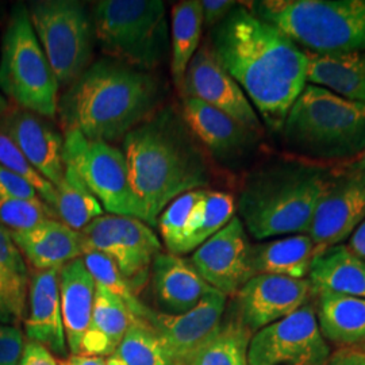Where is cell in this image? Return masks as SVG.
Instances as JSON below:
<instances>
[{
    "label": "cell",
    "mask_w": 365,
    "mask_h": 365,
    "mask_svg": "<svg viewBox=\"0 0 365 365\" xmlns=\"http://www.w3.org/2000/svg\"><path fill=\"white\" fill-rule=\"evenodd\" d=\"M210 46L264 123L282 131L289 108L309 83L307 53L245 3H238L212 29Z\"/></svg>",
    "instance_id": "6da1fadb"
},
{
    "label": "cell",
    "mask_w": 365,
    "mask_h": 365,
    "mask_svg": "<svg viewBox=\"0 0 365 365\" xmlns=\"http://www.w3.org/2000/svg\"><path fill=\"white\" fill-rule=\"evenodd\" d=\"M123 155L148 226H157L160 214L178 196L210 184L206 158L173 107L157 110L128 133Z\"/></svg>",
    "instance_id": "7a4b0ae2"
},
{
    "label": "cell",
    "mask_w": 365,
    "mask_h": 365,
    "mask_svg": "<svg viewBox=\"0 0 365 365\" xmlns=\"http://www.w3.org/2000/svg\"><path fill=\"white\" fill-rule=\"evenodd\" d=\"M158 81L149 72L110 57L92 63L58 101L66 130L113 143L157 111Z\"/></svg>",
    "instance_id": "3957f363"
},
{
    "label": "cell",
    "mask_w": 365,
    "mask_h": 365,
    "mask_svg": "<svg viewBox=\"0 0 365 365\" xmlns=\"http://www.w3.org/2000/svg\"><path fill=\"white\" fill-rule=\"evenodd\" d=\"M334 180L322 167L302 161L279 163L249 179L237 209L256 240L307 235L318 202Z\"/></svg>",
    "instance_id": "277c9868"
},
{
    "label": "cell",
    "mask_w": 365,
    "mask_h": 365,
    "mask_svg": "<svg viewBox=\"0 0 365 365\" xmlns=\"http://www.w3.org/2000/svg\"><path fill=\"white\" fill-rule=\"evenodd\" d=\"M292 153L334 161L365 152V105L307 83L282 128Z\"/></svg>",
    "instance_id": "5b68a950"
},
{
    "label": "cell",
    "mask_w": 365,
    "mask_h": 365,
    "mask_svg": "<svg viewBox=\"0 0 365 365\" xmlns=\"http://www.w3.org/2000/svg\"><path fill=\"white\" fill-rule=\"evenodd\" d=\"M245 4L304 52L365 51V0H260Z\"/></svg>",
    "instance_id": "8992f818"
},
{
    "label": "cell",
    "mask_w": 365,
    "mask_h": 365,
    "mask_svg": "<svg viewBox=\"0 0 365 365\" xmlns=\"http://www.w3.org/2000/svg\"><path fill=\"white\" fill-rule=\"evenodd\" d=\"M91 18L95 39L113 60L150 71L168 54L167 9L160 0H101Z\"/></svg>",
    "instance_id": "52a82bcc"
},
{
    "label": "cell",
    "mask_w": 365,
    "mask_h": 365,
    "mask_svg": "<svg viewBox=\"0 0 365 365\" xmlns=\"http://www.w3.org/2000/svg\"><path fill=\"white\" fill-rule=\"evenodd\" d=\"M58 88L27 6L15 4L1 39L0 90L16 107L41 117L54 118L58 113Z\"/></svg>",
    "instance_id": "ba28073f"
},
{
    "label": "cell",
    "mask_w": 365,
    "mask_h": 365,
    "mask_svg": "<svg viewBox=\"0 0 365 365\" xmlns=\"http://www.w3.org/2000/svg\"><path fill=\"white\" fill-rule=\"evenodd\" d=\"M30 21L60 86H72L91 66L95 31L87 7L76 0H39Z\"/></svg>",
    "instance_id": "9c48e42d"
},
{
    "label": "cell",
    "mask_w": 365,
    "mask_h": 365,
    "mask_svg": "<svg viewBox=\"0 0 365 365\" xmlns=\"http://www.w3.org/2000/svg\"><path fill=\"white\" fill-rule=\"evenodd\" d=\"M63 160L76 170L108 214L145 222L144 207L131 187L126 157L120 149L69 129L64 137Z\"/></svg>",
    "instance_id": "30bf717a"
},
{
    "label": "cell",
    "mask_w": 365,
    "mask_h": 365,
    "mask_svg": "<svg viewBox=\"0 0 365 365\" xmlns=\"http://www.w3.org/2000/svg\"><path fill=\"white\" fill-rule=\"evenodd\" d=\"M330 346L309 302L299 310L256 331L248 348V365H327Z\"/></svg>",
    "instance_id": "8fae6325"
},
{
    "label": "cell",
    "mask_w": 365,
    "mask_h": 365,
    "mask_svg": "<svg viewBox=\"0 0 365 365\" xmlns=\"http://www.w3.org/2000/svg\"><path fill=\"white\" fill-rule=\"evenodd\" d=\"M190 261L210 287L230 298L256 276L252 267V244L240 217L195 249Z\"/></svg>",
    "instance_id": "7c38bea8"
},
{
    "label": "cell",
    "mask_w": 365,
    "mask_h": 365,
    "mask_svg": "<svg viewBox=\"0 0 365 365\" xmlns=\"http://www.w3.org/2000/svg\"><path fill=\"white\" fill-rule=\"evenodd\" d=\"M180 93L212 106L257 135L262 131L257 111L209 43L200 46L188 64Z\"/></svg>",
    "instance_id": "4fadbf2b"
},
{
    "label": "cell",
    "mask_w": 365,
    "mask_h": 365,
    "mask_svg": "<svg viewBox=\"0 0 365 365\" xmlns=\"http://www.w3.org/2000/svg\"><path fill=\"white\" fill-rule=\"evenodd\" d=\"M222 292L211 289L195 307L179 315L152 312L148 324L172 365H191L197 352L221 327L226 309Z\"/></svg>",
    "instance_id": "5bb4252c"
},
{
    "label": "cell",
    "mask_w": 365,
    "mask_h": 365,
    "mask_svg": "<svg viewBox=\"0 0 365 365\" xmlns=\"http://www.w3.org/2000/svg\"><path fill=\"white\" fill-rule=\"evenodd\" d=\"M365 221V172L349 168L327 188L317 205L309 233L315 256L339 245Z\"/></svg>",
    "instance_id": "9a60e30c"
},
{
    "label": "cell",
    "mask_w": 365,
    "mask_h": 365,
    "mask_svg": "<svg viewBox=\"0 0 365 365\" xmlns=\"http://www.w3.org/2000/svg\"><path fill=\"white\" fill-rule=\"evenodd\" d=\"M313 287L309 279L256 274L235 297V317L256 333L299 310Z\"/></svg>",
    "instance_id": "2e32d148"
},
{
    "label": "cell",
    "mask_w": 365,
    "mask_h": 365,
    "mask_svg": "<svg viewBox=\"0 0 365 365\" xmlns=\"http://www.w3.org/2000/svg\"><path fill=\"white\" fill-rule=\"evenodd\" d=\"M3 131L30 161V164L54 187L64 178V138L43 117L21 107L10 108L0 119Z\"/></svg>",
    "instance_id": "e0dca14e"
},
{
    "label": "cell",
    "mask_w": 365,
    "mask_h": 365,
    "mask_svg": "<svg viewBox=\"0 0 365 365\" xmlns=\"http://www.w3.org/2000/svg\"><path fill=\"white\" fill-rule=\"evenodd\" d=\"M149 276L153 297L160 307L158 313H187L212 289L196 272L191 261L172 253H158Z\"/></svg>",
    "instance_id": "ac0fdd59"
},
{
    "label": "cell",
    "mask_w": 365,
    "mask_h": 365,
    "mask_svg": "<svg viewBox=\"0 0 365 365\" xmlns=\"http://www.w3.org/2000/svg\"><path fill=\"white\" fill-rule=\"evenodd\" d=\"M60 269L34 271L29 286V314L25 329L30 341L51 352L66 356L68 351L60 300Z\"/></svg>",
    "instance_id": "d6986e66"
},
{
    "label": "cell",
    "mask_w": 365,
    "mask_h": 365,
    "mask_svg": "<svg viewBox=\"0 0 365 365\" xmlns=\"http://www.w3.org/2000/svg\"><path fill=\"white\" fill-rule=\"evenodd\" d=\"M182 117L196 140L220 160L242 155L257 135L233 118L191 96H182Z\"/></svg>",
    "instance_id": "ffe728a7"
},
{
    "label": "cell",
    "mask_w": 365,
    "mask_h": 365,
    "mask_svg": "<svg viewBox=\"0 0 365 365\" xmlns=\"http://www.w3.org/2000/svg\"><path fill=\"white\" fill-rule=\"evenodd\" d=\"M16 248L37 271L61 269L83 256L80 235L63 222L48 220L25 232H10Z\"/></svg>",
    "instance_id": "44dd1931"
},
{
    "label": "cell",
    "mask_w": 365,
    "mask_h": 365,
    "mask_svg": "<svg viewBox=\"0 0 365 365\" xmlns=\"http://www.w3.org/2000/svg\"><path fill=\"white\" fill-rule=\"evenodd\" d=\"M58 284L66 345L72 354H80L81 339L91 324L96 283L78 257L60 269Z\"/></svg>",
    "instance_id": "7402d4cb"
},
{
    "label": "cell",
    "mask_w": 365,
    "mask_h": 365,
    "mask_svg": "<svg viewBox=\"0 0 365 365\" xmlns=\"http://www.w3.org/2000/svg\"><path fill=\"white\" fill-rule=\"evenodd\" d=\"M133 318L122 300L96 284L91 324L81 339L80 354L103 359L114 354Z\"/></svg>",
    "instance_id": "603a6c76"
},
{
    "label": "cell",
    "mask_w": 365,
    "mask_h": 365,
    "mask_svg": "<svg viewBox=\"0 0 365 365\" xmlns=\"http://www.w3.org/2000/svg\"><path fill=\"white\" fill-rule=\"evenodd\" d=\"M307 53V81L339 96L365 105V51L315 54Z\"/></svg>",
    "instance_id": "cb8c5ba5"
},
{
    "label": "cell",
    "mask_w": 365,
    "mask_h": 365,
    "mask_svg": "<svg viewBox=\"0 0 365 365\" xmlns=\"http://www.w3.org/2000/svg\"><path fill=\"white\" fill-rule=\"evenodd\" d=\"M309 282L317 294L334 292L365 299V260L339 244L314 257Z\"/></svg>",
    "instance_id": "d4e9b609"
},
{
    "label": "cell",
    "mask_w": 365,
    "mask_h": 365,
    "mask_svg": "<svg viewBox=\"0 0 365 365\" xmlns=\"http://www.w3.org/2000/svg\"><path fill=\"white\" fill-rule=\"evenodd\" d=\"M315 313L325 339L341 348L365 346L364 298L321 292Z\"/></svg>",
    "instance_id": "484cf974"
},
{
    "label": "cell",
    "mask_w": 365,
    "mask_h": 365,
    "mask_svg": "<svg viewBox=\"0 0 365 365\" xmlns=\"http://www.w3.org/2000/svg\"><path fill=\"white\" fill-rule=\"evenodd\" d=\"M117 226L120 247L118 269L138 294L148 282L152 262L161 253V244L150 226L141 220L117 215Z\"/></svg>",
    "instance_id": "4316f807"
},
{
    "label": "cell",
    "mask_w": 365,
    "mask_h": 365,
    "mask_svg": "<svg viewBox=\"0 0 365 365\" xmlns=\"http://www.w3.org/2000/svg\"><path fill=\"white\" fill-rule=\"evenodd\" d=\"M315 257L313 240L309 235H287L269 242L252 245L255 274H277L306 279Z\"/></svg>",
    "instance_id": "83f0119b"
},
{
    "label": "cell",
    "mask_w": 365,
    "mask_h": 365,
    "mask_svg": "<svg viewBox=\"0 0 365 365\" xmlns=\"http://www.w3.org/2000/svg\"><path fill=\"white\" fill-rule=\"evenodd\" d=\"M170 75L180 91L188 64L199 49L203 30L200 0H182L170 13Z\"/></svg>",
    "instance_id": "f1b7e54d"
},
{
    "label": "cell",
    "mask_w": 365,
    "mask_h": 365,
    "mask_svg": "<svg viewBox=\"0 0 365 365\" xmlns=\"http://www.w3.org/2000/svg\"><path fill=\"white\" fill-rule=\"evenodd\" d=\"M64 165V178L56 187L57 200L54 212L60 222L80 232L95 218L103 215L105 211L76 170L66 163Z\"/></svg>",
    "instance_id": "f546056e"
},
{
    "label": "cell",
    "mask_w": 365,
    "mask_h": 365,
    "mask_svg": "<svg viewBox=\"0 0 365 365\" xmlns=\"http://www.w3.org/2000/svg\"><path fill=\"white\" fill-rule=\"evenodd\" d=\"M235 210L237 205L233 196L207 188L203 199L196 207L190 230L182 244L180 256L194 252L212 235H217L235 218Z\"/></svg>",
    "instance_id": "4dcf8cb0"
},
{
    "label": "cell",
    "mask_w": 365,
    "mask_h": 365,
    "mask_svg": "<svg viewBox=\"0 0 365 365\" xmlns=\"http://www.w3.org/2000/svg\"><path fill=\"white\" fill-rule=\"evenodd\" d=\"M252 333L235 317L222 322L191 365H248Z\"/></svg>",
    "instance_id": "1f68e13d"
},
{
    "label": "cell",
    "mask_w": 365,
    "mask_h": 365,
    "mask_svg": "<svg viewBox=\"0 0 365 365\" xmlns=\"http://www.w3.org/2000/svg\"><path fill=\"white\" fill-rule=\"evenodd\" d=\"M81 259L98 286L105 287L122 300L134 318L144 319L148 322L153 310L145 306L138 298V294L128 282V279L120 274L114 261L102 253L91 250L84 252Z\"/></svg>",
    "instance_id": "d6a6232c"
},
{
    "label": "cell",
    "mask_w": 365,
    "mask_h": 365,
    "mask_svg": "<svg viewBox=\"0 0 365 365\" xmlns=\"http://www.w3.org/2000/svg\"><path fill=\"white\" fill-rule=\"evenodd\" d=\"M207 188L188 191L172 200L157 220V227L165 247L172 255L180 256L190 225L194 218L196 207L203 199Z\"/></svg>",
    "instance_id": "836d02e7"
},
{
    "label": "cell",
    "mask_w": 365,
    "mask_h": 365,
    "mask_svg": "<svg viewBox=\"0 0 365 365\" xmlns=\"http://www.w3.org/2000/svg\"><path fill=\"white\" fill-rule=\"evenodd\" d=\"M115 354L125 365H172L152 327L138 318H133Z\"/></svg>",
    "instance_id": "e575fe53"
},
{
    "label": "cell",
    "mask_w": 365,
    "mask_h": 365,
    "mask_svg": "<svg viewBox=\"0 0 365 365\" xmlns=\"http://www.w3.org/2000/svg\"><path fill=\"white\" fill-rule=\"evenodd\" d=\"M0 165L26 180L38 192L39 197L54 211L57 200L56 187L30 164L18 146L3 131H0Z\"/></svg>",
    "instance_id": "d590c367"
},
{
    "label": "cell",
    "mask_w": 365,
    "mask_h": 365,
    "mask_svg": "<svg viewBox=\"0 0 365 365\" xmlns=\"http://www.w3.org/2000/svg\"><path fill=\"white\" fill-rule=\"evenodd\" d=\"M57 215L43 202H30L0 195V225L9 232L30 230Z\"/></svg>",
    "instance_id": "8d00e7d4"
},
{
    "label": "cell",
    "mask_w": 365,
    "mask_h": 365,
    "mask_svg": "<svg viewBox=\"0 0 365 365\" xmlns=\"http://www.w3.org/2000/svg\"><path fill=\"white\" fill-rule=\"evenodd\" d=\"M27 284L0 280V324L21 322L26 313Z\"/></svg>",
    "instance_id": "74e56055"
},
{
    "label": "cell",
    "mask_w": 365,
    "mask_h": 365,
    "mask_svg": "<svg viewBox=\"0 0 365 365\" xmlns=\"http://www.w3.org/2000/svg\"><path fill=\"white\" fill-rule=\"evenodd\" d=\"M25 349L19 327L0 324V365H18Z\"/></svg>",
    "instance_id": "f35d334b"
},
{
    "label": "cell",
    "mask_w": 365,
    "mask_h": 365,
    "mask_svg": "<svg viewBox=\"0 0 365 365\" xmlns=\"http://www.w3.org/2000/svg\"><path fill=\"white\" fill-rule=\"evenodd\" d=\"M0 267L27 279V268L21 250L16 248L10 232L0 225Z\"/></svg>",
    "instance_id": "ab89813d"
},
{
    "label": "cell",
    "mask_w": 365,
    "mask_h": 365,
    "mask_svg": "<svg viewBox=\"0 0 365 365\" xmlns=\"http://www.w3.org/2000/svg\"><path fill=\"white\" fill-rule=\"evenodd\" d=\"M0 195L30 202H43L38 192L26 180L3 165H0Z\"/></svg>",
    "instance_id": "60d3db41"
},
{
    "label": "cell",
    "mask_w": 365,
    "mask_h": 365,
    "mask_svg": "<svg viewBox=\"0 0 365 365\" xmlns=\"http://www.w3.org/2000/svg\"><path fill=\"white\" fill-rule=\"evenodd\" d=\"M203 10V26L214 29L235 10L238 4L233 0H202Z\"/></svg>",
    "instance_id": "b9f144b4"
},
{
    "label": "cell",
    "mask_w": 365,
    "mask_h": 365,
    "mask_svg": "<svg viewBox=\"0 0 365 365\" xmlns=\"http://www.w3.org/2000/svg\"><path fill=\"white\" fill-rule=\"evenodd\" d=\"M18 365H58L53 353L46 349L43 345L34 341L25 344L21 361Z\"/></svg>",
    "instance_id": "7bdbcfd3"
},
{
    "label": "cell",
    "mask_w": 365,
    "mask_h": 365,
    "mask_svg": "<svg viewBox=\"0 0 365 365\" xmlns=\"http://www.w3.org/2000/svg\"><path fill=\"white\" fill-rule=\"evenodd\" d=\"M327 365H365V346H345L330 354Z\"/></svg>",
    "instance_id": "ee69618b"
},
{
    "label": "cell",
    "mask_w": 365,
    "mask_h": 365,
    "mask_svg": "<svg viewBox=\"0 0 365 365\" xmlns=\"http://www.w3.org/2000/svg\"><path fill=\"white\" fill-rule=\"evenodd\" d=\"M348 248L356 256L365 260V221L356 229V232L351 235Z\"/></svg>",
    "instance_id": "f6af8a7d"
},
{
    "label": "cell",
    "mask_w": 365,
    "mask_h": 365,
    "mask_svg": "<svg viewBox=\"0 0 365 365\" xmlns=\"http://www.w3.org/2000/svg\"><path fill=\"white\" fill-rule=\"evenodd\" d=\"M58 365H106L103 357H93L84 354H69L57 361Z\"/></svg>",
    "instance_id": "bcb514c9"
},
{
    "label": "cell",
    "mask_w": 365,
    "mask_h": 365,
    "mask_svg": "<svg viewBox=\"0 0 365 365\" xmlns=\"http://www.w3.org/2000/svg\"><path fill=\"white\" fill-rule=\"evenodd\" d=\"M10 108H11V106L9 103V101L0 93V119L9 113Z\"/></svg>",
    "instance_id": "7dc6e473"
},
{
    "label": "cell",
    "mask_w": 365,
    "mask_h": 365,
    "mask_svg": "<svg viewBox=\"0 0 365 365\" xmlns=\"http://www.w3.org/2000/svg\"><path fill=\"white\" fill-rule=\"evenodd\" d=\"M351 168H353V170H363V172H365V152L360 156V158L353 164L352 167Z\"/></svg>",
    "instance_id": "c3c4849f"
},
{
    "label": "cell",
    "mask_w": 365,
    "mask_h": 365,
    "mask_svg": "<svg viewBox=\"0 0 365 365\" xmlns=\"http://www.w3.org/2000/svg\"><path fill=\"white\" fill-rule=\"evenodd\" d=\"M3 19V6L0 4V21Z\"/></svg>",
    "instance_id": "681fc988"
}]
</instances>
